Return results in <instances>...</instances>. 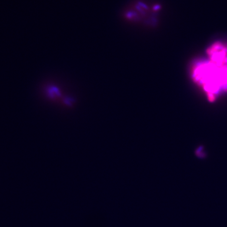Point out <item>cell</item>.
<instances>
[{
	"label": "cell",
	"instance_id": "cell-1",
	"mask_svg": "<svg viewBox=\"0 0 227 227\" xmlns=\"http://www.w3.org/2000/svg\"><path fill=\"white\" fill-rule=\"evenodd\" d=\"M192 79L200 86L210 101L227 92V67L210 60L197 61L191 67Z\"/></svg>",
	"mask_w": 227,
	"mask_h": 227
},
{
	"label": "cell",
	"instance_id": "cell-2",
	"mask_svg": "<svg viewBox=\"0 0 227 227\" xmlns=\"http://www.w3.org/2000/svg\"><path fill=\"white\" fill-rule=\"evenodd\" d=\"M207 58L211 62L227 67V43L216 42L206 50Z\"/></svg>",
	"mask_w": 227,
	"mask_h": 227
}]
</instances>
